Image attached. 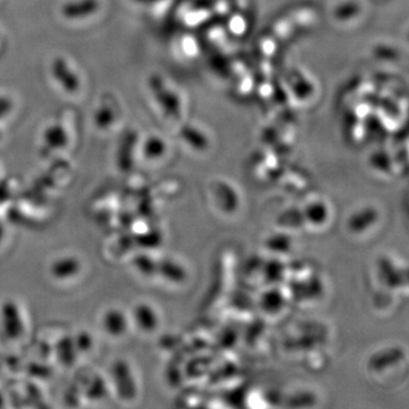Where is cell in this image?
Returning <instances> with one entry per match:
<instances>
[{
	"label": "cell",
	"mask_w": 409,
	"mask_h": 409,
	"mask_svg": "<svg viewBox=\"0 0 409 409\" xmlns=\"http://www.w3.org/2000/svg\"><path fill=\"white\" fill-rule=\"evenodd\" d=\"M0 323L7 339L16 341L24 336L27 322H25L21 307L14 300H7L1 305Z\"/></svg>",
	"instance_id": "1"
},
{
	"label": "cell",
	"mask_w": 409,
	"mask_h": 409,
	"mask_svg": "<svg viewBox=\"0 0 409 409\" xmlns=\"http://www.w3.org/2000/svg\"><path fill=\"white\" fill-rule=\"evenodd\" d=\"M114 385L117 388V394L123 399H133L137 392V383L131 367L126 362H117L112 371Z\"/></svg>",
	"instance_id": "2"
},
{
	"label": "cell",
	"mask_w": 409,
	"mask_h": 409,
	"mask_svg": "<svg viewBox=\"0 0 409 409\" xmlns=\"http://www.w3.org/2000/svg\"><path fill=\"white\" fill-rule=\"evenodd\" d=\"M101 327L112 338H122L130 329V318L122 309L112 307L101 316Z\"/></svg>",
	"instance_id": "3"
},
{
	"label": "cell",
	"mask_w": 409,
	"mask_h": 409,
	"mask_svg": "<svg viewBox=\"0 0 409 409\" xmlns=\"http://www.w3.org/2000/svg\"><path fill=\"white\" fill-rule=\"evenodd\" d=\"M82 271V264L75 256H61L56 258L49 266V273L57 281H68L77 278Z\"/></svg>",
	"instance_id": "4"
},
{
	"label": "cell",
	"mask_w": 409,
	"mask_h": 409,
	"mask_svg": "<svg viewBox=\"0 0 409 409\" xmlns=\"http://www.w3.org/2000/svg\"><path fill=\"white\" fill-rule=\"evenodd\" d=\"M52 75L61 88L73 94L80 89V79L66 59H54L52 64Z\"/></svg>",
	"instance_id": "5"
},
{
	"label": "cell",
	"mask_w": 409,
	"mask_h": 409,
	"mask_svg": "<svg viewBox=\"0 0 409 409\" xmlns=\"http://www.w3.org/2000/svg\"><path fill=\"white\" fill-rule=\"evenodd\" d=\"M132 320L142 332H154L159 325L158 313L148 302H139L135 305Z\"/></svg>",
	"instance_id": "6"
},
{
	"label": "cell",
	"mask_w": 409,
	"mask_h": 409,
	"mask_svg": "<svg viewBox=\"0 0 409 409\" xmlns=\"http://www.w3.org/2000/svg\"><path fill=\"white\" fill-rule=\"evenodd\" d=\"M378 220H379V213L375 211V208H361L350 215L347 226L351 232L361 235L372 229V226L375 225Z\"/></svg>",
	"instance_id": "7"
},
{
	"label": "cell",
	"mask_w": 409,
	"mask_h": 409,
	"mask_svg": "<svg viewBox=\"0 0 409 409\" xmlns=\"http://www.w3.org/2000/svg\"><path fill=\"white\" fill-rule=\"evenodd\" d=\"M101 3L98 0H74L61 7V14L68 20H82L95 15Z\"/></svg>",
	"instance_id": "8"
},
{
	"label": "cell",
	"mask_w": 409,
	"mask_h": 409,
	"mask_svg": "<svg viewBox=\"0 0 409 409\" xmlns=\"http://www.w3.org/2000/svg\"><path fill=\"white\" fill-rule=\"evenodd\" d=\"M150 89L153 91L154 96L157 98L159 105L163 108H165L166 112L170 114H177L179 112V101L174 92L166 87L165 83H163L162 80L159 77H154L150 80Z\"/></svg>",
	"instance_id": "9"
},
{
	"label": "cell",
	"mask_w": 409,
	"mask_h": 409,
	"mask_svg": "<svg viewBox=\"0 0 409 409\" xmlns=\"http://www.w3.org/2000/svg\"><path fill=\"white\" fill-rule=\"evenodd\" d=\"M306 223L313 226H322L330 218V208L323 200H314L306 204L302 211Z\"/></svg>",
	"instance_id": "10"
},
{
	"label": "cell",
	"mask_w": 409,
	"mask_h": 409,
	"mask_svg": "<svg viewBox=\"0 0 409 409\" xmlns=\"http://www.w3.org/2000/svg\"><path fill=\"white\" fill-rule=\"evenodd\" d=\"M157 272L168 278V281L177 282V283L184 281L186 278V271L184 266L171 260H163L162 263H159Z\"/></svg>",
	"instance_id": "11"
},
{
	"label": "cell",
	"mask_w": 409,
	"mask_h": 409,
	"mask_svg": "<svg viewBox=\"0 0 409 409\" xmlns=\"http://www.w3.org/2000/svg\"><path fill=\"white\" fill-rule=\"evenodd\" d=\"M284 297L282 292L276 289H271L264 292L260 297V306L265 312L275 314L280 312L284 306Z\"/></svg>",
	"instance_id": "12"
},
{
	"label": "cell",
	"mask_w": 409,
	"mask_h": 409,
	"mask_svg": "<svg viewBox=\"0 0 409 409\" xmlns=\"http://www.w3.org/2000/svg\"><path fill=\"white\" fill-rule=\"evenodd\" d=\"M45 144L52 149L63 148L68 144V135L64 128L59 126H52L45 132Z\"/></svg>",
	"instance_id": "13"
},
{
	"label": "cell",
	"mask_w": 409,
	"mask_h": 409,
	"mask_svg": "<svg viewBox=\"0 0 409 409\" xmlns=\"http://www.w3.org/2000/svg\"><path fill=\"white\" fill-rule=\"evenodd\" d=\"M291 246H292V240H291L290 237L283 235V233L271 235L267 239V241H266V247L275 253H287L290 249Z\"/></svg>",
	"instance_id": "14"
},
{
	"label": "cell",
	"mask_w": 409,
	"mask_h": 409,
	"mask_svg": "<svg viewBox=\"0 0 409 409\" xmlns=\"http://www.w3.org/2000/svg\"><path fill=\"white\" fill-rule=\"evenodd\" d=\"M166 151V144L159 137H149L144 146V157L149 159H158L164 156Z\"/></svg>",
	"instance_id": "15"
},
{
	"label": "cell",
	"mask_w": 409,
	"mask_h": 409,
	"mask_svg": "<svg viewBox=\"0 0 409 409\" xmlns=\"http://www.w3.org/2000/svg\"><path fill=\"white\" fill-rule=\"evenodd\" d=\"M96 124L99 128H108L115 122V113L113 108L107 105H103L101 107L98 108L97 113L95 115Z\"/></svg>",
	"instance_id": "16"
},
{
	"label": "cell",
	"mask_w": 409,
	"mask_h": 409,
	"mask_svg": "<svg viewBox=\"0 0 409 409\" xmlns=\"http://www.w3.org/2000/svg\"><path fill=\"white\" fill-rule=\"evenodd\" d=\"M13 103L8 98L0 96V117H5L12 112Z\"/></svg>",
	"instance_id": "17"
},
{
	"label": "cell",
	"mask_w": 409,
	"mask_h": 409,
	"mask_svg": "<svg viewBox=\"0 0 409 409\" xmlns=\"http://www.w3.org/2000/svg\"><path fill=\"white\" fill-rule=\"evenodd\" d=\"M5 237H6V229H5V225L0 222V244H3Z\"/></svg>",
	"instance_id": "18"
},
{
	"label": "cell",
	"mask_w": 409,
	"mask_h": 409,
	"mask_svg": "<svg viewBox=\"0 0 409 409\" xmlns=\"http://www.w3.org/2000/svg\"><path fill=\"white\" fill-rule=\"evenodd\" d=\"M135 1H139V3H153L155 0H135Z\"/></svg>",
	"instance_id": "19"
}]
</instances>
